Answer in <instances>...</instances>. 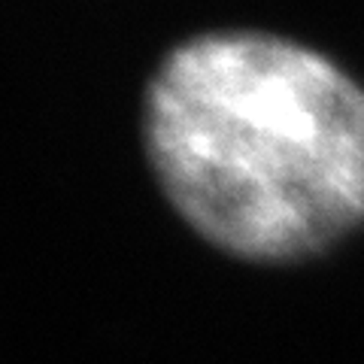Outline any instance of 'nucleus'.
Segmentation results:
<instances>
[{"mask_svg":"<svg viewBox=\"0 0 364 364\" xmlns=\"http://www.w3.org/2000/svg\"><path fill=\"white\" fill-rule=\"evenodd\" d=\"M143 131L173 210L234 258L304 261L364 222V88L310 46L261 31L173 46Z\"/></svg>","mask_w":364,"mask_h":364,"instance_id":"f257e3e1","label":"nucleus"}]
</instances>
